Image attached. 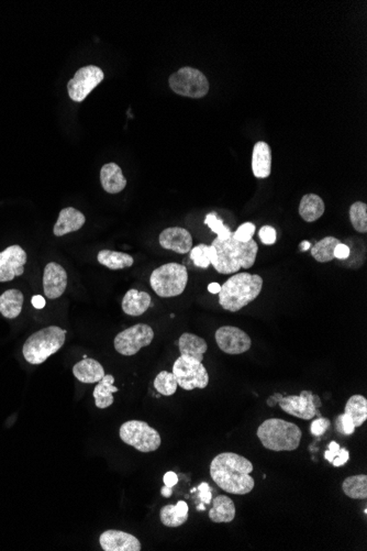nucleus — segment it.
<instances>
[{"label": "nucleus", "instance_id": "obj_43", "mask_svg": "<svg viewBox=\"0 0 367 551\" xmlns=\"http://www.w3.org/2000/svg\"><path fill=\"white\" fill-rule=\"evenodd\" d=\"M349 458H350V453H349L348 450L340 449L339 455L334 458L332 464H334V467H342L349 461Z\"/></svg>", "mask_w": 367, "mask_h": 551}, {"label": "nucleus", "instance_id": "obj_2", "mask_svg": "<svg viewBox=\"0 0 367 551\" xmlns=\"http://www.w3.org/2000/svg\"><path fill=\"white\" fill-rule=\"evenodd\" d=\"M211 246L216 250V259L211 264L220 274H233L241 268H251L259 251V246L253 239L241 242L233 237V233L228 239L216 238Z\"/></svg>", "mask_w": 367, "mask_h": 551}, {"label": "nucleus", "instance_id": "obj_3", "mask_svg": "<svg viewBox=\"0 0 367 551\" xmlns=\"http://www.w3.org/2000/svg\"><path fill=\"white\" fill-rule=\"evenodd\" d=\"M263 284V278L257 274H235L221 286L220 306L228 312H239L259 298Z\"/></svg>", "mask_w": 367, "mask_h": 551}, {"label": "nucleus", "instance_id": "obj_44", "mask_svg": "<svg viewBox=\"0 0 367 551\" xmlns=\"http://www.w3.org/2000/svg\"><path fill=\"white\" fill-rule=\"evenodd\" d=\"M163 481H164V486L173 488V486H176L177 482H179V476H177V474L175 473V472H166V473L164 474V478H163Z\"/></svg>", "mask_w": 367, "mask_h": 551}, {"label": "nucleus", "instance_id": "obj_8", "mask_svg": "<svg viewBox=\"0 0 367 551\" xmlns=\"http://www.w3.org/2000/svg\"><path fill=\"white\" fill-rule=\"evenodd\" d=\"M169 88L177 95L189 98H203L209 92V82L205 74L197 68L185 66L172 74L169 80Z\"/></svg>", "mask_w": 367, "mask_h": 551}, {"label": "nucleus", "instance_id": "obj_9", "mask_svg": "<svg viewBox=\"0 0 367 551\" xmlns=\"http://www.w3.org/2000/svg\"><path fill=\"white\" fill-rule=\"evenodd\" d=\"M173 374L177 384L185 391L206 389L209 384V374L203 362L179 357L173 365Z\"/></svg>", "mask_w": 367, "mask_h": 551}, {"label": "nucleus", "instance_id": "obj_24", "mask_svg": "<svg viewBox=\"0 0 367 551\" xmlns=\"http://www.w3.org/2000/svg\"><path fill=\"white\" fill-rule=\"evenodd\" d=\"M188 505L185 500H179L176 505L163 506L160 510L161 522L166 528H176L188 520Z\"/></svg>", "mask_w": 367, "mask_h": 551}, {"label": "nucleus", "instance_id": "obj_37", "mask_svg": "<svg viewBox=\"0 0 367 551\" xmlns=\"http://www.w3.org/2000/svg\"><path fill=\"white\" fill-rule=\"evenodd\" d=\"M255 233V226L252 223H244L238 228L237 231L233 232V237L241 242H247L252 240Z\"/></svg>", "mask_w": 367, "mask_h": 551}, {"label": "nucleus", "instance_id": "obj_20", "mask_svg": "<svg viewBox=\"0 0 367 551\" xmlns=\"http://www.w3.org/2000/svg\"><path fill=\"white\" fill-rule=\"evenodd\" d=\"M73 374L80 382L94 384L100 382L106 372L98 361L84 357L82 361L76 363L73 367Z\"/></svg>", "mask_w": 367, "mask_h": 551}, {"label": "nucleus", "instance_id": "obj_48", "mask_svg": "<svg viewBox=\"0 0 367 551\" xmlns=\"http://www.w3.org/2000/svg\"><path fill=\"white\" fill-rule=\"evenodd\" d=\"M220 290H221V286H220V284L216 283V282L208 285V290H209L211 294H219Z\"/></svg>", "mask_w": 367, "mask_h": 551}, {"label": "nucleus", "instance_id": "obj_7", "mask_svg": "<svg viewBox=\"0 0 367 551\" xmlns=\"http://www.w3.org/2000/svg\"><path fill=\"white\" fill-rule=\"evenodd\" d=\"M119 436L124 444L144 453L155 451L162 444L159 431L142 421H129L122 424Z\"/></svg>", "mask_w": 367, "mask_h": 551}, {"label": "nucleus", "instance_id": "obj_17", "mask_svg": "<svg viewBox=\"0 0 367 551\" xmlns=\"http://www.w3.org/2000/svg\"><path fill=\"white\" fill-rule=\"evenodd\" d=\"M161 247L185 254L193 249V237L188 230L181 227H171L163 230L159 237Z\"/></svg>", "mask_w": 367, "mask_h": 551}, {"label": "nucleus", "instance_id": "obj_16", "mask_svg": "<svg viewBox=\"0 0 367 551\" xmlns=\"http://www.w3.org/2000/svg\"><path fill=\"white\" fill-rule=\"evenodd\" d=\"M100 544L104 551H141L142 548L140 540L136 536L116 530L102 532Z\"/></svg>", "mask_w": 367, "mask_h": 551}, {"label": "nucleus", "instance_id": "obj_21", "mask_svg": "<svg viewBox=\"0 0 367 551\" xmlns=\"http://www.w3.org/2000/svg\"><path fill=\"white\" fill-rule=\"evenodd\" d=\"M102 187L107 193L118 194L127 187V179L122 169L116 163H107L100 171Z\"/></svg>", "mask_w": 367, "mask_h": 551}, {"label": "nucleus", "instance_id": "obj_12", "mask_svg": "<svg viewBox=\"0 0 367 551\" xmlns=\"http://www.w3.org/2000/svg\"><path fill=\"white\" fill-rule=\"evenodd\" d=\"M215 338L220 350L231 356L245 353L252 347L249 335L238 327H220L216 332Z\"/></svg>", "mask_w": 367, "mask_h": 551}, {"label": "nucleus", "instance_id": "obj_51", "mask_svg": "<svg viewBox=\"0 0 367 551\" xmlns=\"http://www.w3.org/2000/svg\"><path fill=\"white\" fill-rule=\"evenodd\" d=\"M324 458H326L329 462H331V463L334 459V455H332L331 452L329 451V450H326V451L324 452Z\"/></svg>", "mask_w": 367, "mask_h": 551}, {"label": "nucleus", "instance_id": "obj_23", "mask_svg": "<svg viewBox=\"0 0 367 551\" xmlns=\"http://www.w3.org/2000/svg\"><path fill=\"white\" fill-rule=\"evenodd\" d=\"M179 347L181 357L193 359L198 362H203V355L208 350V345L205 339L189 332H185L179 337Z\"/></svg>", "mask_w": 367, "mask_h": 551}, {"label": "nucleus", "instance_id": "obj_13", "mask_svg": "<svg viewBox=\"0 0 367 551\" xmlns=\"http://www.w3.org/2000/svg\"><path fill=\"white\" fill-rule=\"evenodd\" d=\"M278 405L285 413L304 421H310L317 414L319 415L312 391H302L300 395L283 397Z\"/></svg>", "mask_w": 367, "mask_h": 551}, {"label": "nucleus", "instance_id": "obj_31", "mask_svg": "<svg viewBox=\"0 0 367 551\" xmlns=\"http://www.w3.org/2000/svg\"><path fill=\"white\" fill-rule=\"evenodd\" d=\"M344 494L353 500H366L367 498V476H349L342 483Z\"/></svg>", "mask_w": 367, "mask_h": 551}, {"label": "nucleus", "instance_id": "obj_47", "mask_svg": "<svg viewBox=\"0 0 367 551\" xmlns=\"http://www.w3.org/2000/svg\"><path fill=\"white\" fill-rule=\"evenodd\" d=\"M340 446H339L338 443H336V441H332V443H330V445H329V451L331 452L332 455H334V457L336 458V456L339 455V452H340Z\"/></svg>", "mask_w": 367, "mask_h": 551}, {"label": "nucleus", "instance_id": "obj_46", "mask_svg": "<svg viewBox=\"0 0 367 551\" xmlns=\"http://www.w3.org/2000/svg\"><path fill=\"white\" fill-rule=\"evenodd\" d=\"M282 397H283V395L278 394V393H276V394H274L273 397H268L267 399V405L268 406L274 407L277 405L278 402L282 399Z\"/></svg>", "mask_w": 367, "mask_h": 551}, {"label": "nucleus", "instance_id": "obj_35", "mask_svg": "<svg viewBox=\"0 0 367 551\" xmlns=\"http://www.w3.org/2000/svg\"><path fill=\"white\" fill-rule=\"evenodd\" d=\"M350 220L353 228L358 232H367V205L363 201H356L350 207Z\"/></svg>", "mask_w": 367, "mask_h": 551}, {"label": "nucleus", "instance_id": "obj_11", "mask_svg": "<svg viewBox=\"0 0 367 551\" xmlns=\"http://www.w3.org/2000/svg\"><path fill=\"white\" fill-rule=\"evenodd\" d=\"M105 74L98 66L88 65L80 68L68 82V92L70 100L82 103L104 80Z\"/></svg>", "mask_w": 367, "mask_h": 551}, {"label": "nucleus", "instance_id": "obj_26", "mask_svg": "<svg viewBox=\"0 0 367 551\" xmlns=\"http://www.w3.org/2000/svg\"><path fill=\"white\" fill-rule=\"evenodd\" d=\"M237 510L235 502L227 495H219L213 500V508L209 510V518L213 523H231L235 520Z\"/></svg>", "mask_w": 367, "mask_h": 551}, {"label": "nucleus", "instance_id": "obj_18", "mask_svg": "<svg viewBox=\"0 0 367 551\" xmlns=\"http://www.w3.org/2000/svg\"><path fill=\"white\" fill-rule=\"evenodd\" d=\"M86 218L84 214L73 207H66L60 211L58 221L54 226L53 233L56 237L75 232L84 226Z\"/></svg>", "mask_w": 367, "mask_h": 551}, {"label": "nucleus", "instance_id": "obj_38", "mask_svg": "<svg viewBox=\"0 0 367 551\" xmlns=\"http://www.w3.org/2000/svg\"><path fill=\"white\" fill-rule=\"evenodd\" d=\"M330 425H331V421H329L328 419L320 417V419L312 421L310 431H312V435L316 436V437H320V436L324 435V434L328 431Z\"/></svg>", "mask_w": 367, "mask_h": 551}, {"label": "nucleus", "instance_id": "obj_15", "mask_svg": "<svg viewBox=\"0 0 367 551\" xmlns=\"http://www.w3.org/2000/svg\"><path fill=\"white\" fill-rule=\"evenodd\" d=\"M68 288V272L56 262H50L44 268V294L50 300L60 298Z\"/></svg>", "mask_w": 367, "mask_h": 551}, {"label": "nucleus", "instance_id": "obj_28", "mask_svg": "<svg viewBox=\"0 0 367 551\" xmlns=\"http://www.w3.org/2000/svg\"><path fill=\"white\" fill-rule=\"evenodd\" d=\"M23 305V294L19 290H6L0 295V314L8 320H15L19 316Z\"/></svg>", "mask_w": 367, "mask_h": 551}, {"label": "nucleus", "instance_id": "obj_52", "mask_svg": "<svg viewBox=\"0 0 367 551\" xmlns=\"http://www.w3.org/2000/svg\"><path fill=\"white\" fill-rule=\"evenodd\" d=\"M206 506L203 505V503L199 504L198 506H197V510H205Z\"/></svg>", "mask_w": 367, "mask_h": 551}, {"label": "nucleus", "instance_id": "obj_36", "mask_svg": "<svg viewBox=\"0 0 367 551\" xmlns=\"http://www.w3.org/2000/svg\"><path fill=\"white\" fill-rule=\"evenodd\" d=\"M205 224L208 227L211 228L213 232L217 233L219 239H228V238L233 233V232H231V230H230V228L227 227V226L223 224V220L217 218L216 214H208L207 217H206L205 219Z\"/></svg>", "mask_w": 367, "mask_h": 551}, {"label": "nucleus", "instance_id": "obj_50", "mask_svg": "<svg viewBox=\"0 0 367 551\" xmlns=\"http://www.w3.org/2000/svg\"><path fill=\"white\" fill-rule=\"evenodd\" d=\"M310 247H312V246H310V242L306 241V240L300 243V250H302V251H307L308 249H310Z\"/></svg>", "mask_w": 367, "mask_h": 551}, {"label": "nucleus", "instance_id": "obj_1", "mask_svg": "<svg viewBox=\"0 0 367 551\" xmlns=\"http://www.w3.org/2000/svg\"><path fill=\"white\" fill-rule=\"evenodd\" d=\"M253 464L243 456L235 452H223L213 458L211 476L221 490L229 494L245 495L252 492L255 481L250 474Z\"/></svg>", "mask_w": 367, "mask_h": 551}, {"label": "nucleus", "instance_id": "obj_39", "mask_svg": "<svg viewBox=\"0 0 367 551\" xmlns=\"http://www.w3.org/2000/svg\"><path fill=\"white\" fill-rule=\"evenodd\" d=\"M260 239L266 246H272L276 242V230L271 226H264L259 232Z\"/></svg>", "mask_w": 367, "mask_h": 551}, {"label": "nucleus", "instance_id": "obj_32", "mask_svg": "<svg viewBox=\"0 0 367 551\" xmlns=\"http://www.w3.org/2000/svg\"><path fill=\"white\" fill-rule=\"evenodd\" d=\"M341 243L340 240L334 237H326L320 241L317 242L312 248V256L317 262L320 263H326L331 262L334 258V249L336 246Z\"/></svg>", "mask_w": 367, "mask_h": 551}, {"label": "nucleus", "instance_id": "obj_4", "mask_svg": "<svg viewBox=\"0 0 367 551\" xmlns=\"http://www.w3.org/2000/svg\"><path fill=\"white\" fill-rule=\"evenodd\" d=\"M256 435L266 449L272 451H292L299 447L302 433L299 426L280 419L264 421Z\"/></svg>", "mask_w": 367, "mask_h": 551}, {"label": "nucleus", "instance_id": "obj_34", "mask_svg": "<svg viewBox=\"0 0 367 551\" xmlns=\"http://www.w3.org/2000/svg\"><path fill=\"white\" fill-rule=\"evenodd\" d=\"M176 379H175L173 372L169 371H162L159 373L154 379V387L160 394L164 397H172L177 391Z\"/></svg>", "mask_w": 367, "mask_h": 551}, {"label": "nucleus", "instance_id": "obj_49", "mask_svg": "<svg viewBox=\"0 0 367 551\" xmlns=\"http://www.w3.org/2000/svg\"><path fill=\"white\" fill-rule=\"evenodd\" d=\"M161 494L164 498H171V495L173 494V488H169V486H163L162 490H161Z\"/></svg>", "mask_w": 367, "mask_h": 551}, {"label": "nucleus", "instance_id": "obj_42", "mask_svg": "<svg viewBox=\"0 0 367 551\" xmlns=\"http://www.w3.org/2000/svg\"><path fill=\"white\" fill-rule=\"evenodd\" d=\"M350 252V248L346 244L339 243L334 249V258L339 260L348 259Z\"/></svg>", "mask_w": 367, "mask_h": 551}, {"label": "nucleus", "instance_id": "obj_27", "mask_svg": "<svg viewBox=\"0 0 367 551\" xmlns=\"http://www.w3.org/2000/svg\"><path fill=\"white\" fill-rule=\"evenodd\" d=\"M115 377L112 374H106L100 382L97 383L95 387V404L100 409H108L114 404V393L119 391L118 387H115Z\"/></svg>", "mask_w": 367, "mask_h": 551}, {"label": "nucleus", "instance_id": "obj_10", "mask_svg": "<svg viewBox=\"0 0 367 551\" xmlns=\"http://www.w3.org/2000/svg\"><path fill=\"white\" fill-rule=\"evenodd\" d=\"M154 339L152 327L147 324H137L124 329L115 337L114 346L122 356H134L141 349L150 346Z\"/></svg>", "mask_w": 367, "mask_h": 551}, {"label": "nucleus", "instance_id": "obj_40", "mask_svg": "<svg viewBox=\"0 0 367 551\" xmlns=\"http://www.w3.org/2000/svg\"><path fill=\"white\" fill-rule=\"evenodd\" d=\"M338 425L341 433H344L346 435H353L356 431V426L353 424L352 419L346 414L339 417Z\"/></svg>", "mask_w": 367, "mask_h": 551}, {"label": "nucleus", "instance_id": "obj_5", "mask_svg": "<svg viewBox=\"0 0 367 551\" xmlns=\"http://www.w3.org/2000/svg\"><path fill=\"white\" fill-rule=\"evenodd\" d=\"M66 330L58 326H48L27 339L22 353L30 364H42L65 344Z\"/></svg>", "mask_w": 367, "mask_h": 551}, {"label": "nucleus", "instance_id": "obj_45", "mask_svg": "<svg viewBox=\"0 0 367 551\" xmlns=\"http://www.w3.org/2000/svg\"><path fill=\"white\" fill-rule=\"evenodd\" d=\"M32 305H33V308H36V310H42V308H46V300H44L43 296L41 295H36L32 298L31 300Z\"/></svg>", "mask_w": 367, "mask_h": 551}, {"label": "nucleus", "instance_id": "obj_19", "mask_svg": "<svg viewBox=\"0 0 367 551\" xmlns=\"http://www.w3.org/2000/svg\"><path fill=\"white\" fill-rule=\"evenodd\" d=\"M252 171L257 179H266L272 172L271 147L264 141L255 143L252 153Z\"/></svg>", "mask_w": 367, "mask_h": 551}, {"label": "nucleus", "instance_id": "obj_6", "mask_svg": "<svg viewBox=\"0 0 367 551\" xmlns=\"http://www.w3.org/2000/svg\"><path fill=\"white\" fill-rule=\"evenodd\" d=\"M187 283V268L175 262L155 268L150 276L151 288L160 298H176L181 295L186 288Z\"/></svg>", "mask_w": 367, "mask_h": 551}, {"label": "nucleus", "instance_id": "obj_30", "mask_svg": "<svg viewBox=\"0 0 367 551\" xmlns=\"http://www.w3.org/2000/svg\"><path fill=\"white\" fill-rule=\"evenodd\" d=\"M344 414L352 419L356 427H361L367 419V399L362 395H353L349 399Z\"/></svg>", "mask_w": 367, "mask_h": 551}, {"label": "nucleus", "instance_id": "obj_41", "mask_svg": "<svg viewBox=\"0 0 367 551\" xmlns=\"http://www.w3.org/2000/svg\"><path fill=\"white\" fill-rule=\"evenodd\" d=\"M197 490L199 491L198 498H201V500L203 504L211 503V500H213V494H211V486H209V484L203 482V483L199 484Z\"/></svg>", "mask_w": 367, "mask_h": 551}, {"label": "nucleus", "instance_id": "obj_14", "mask_svg": "<svg viewBox=\"0 0 367 551\" xmlns=\"http://www.w3.org/2000/svg\"><path fill=\"white\" fill-rule=\"evenodd\" d=\"M26 263L27 253L20 246H11L0 252V282H9L16 276H21Z\"/></svg>", "mask_w": 367, "mask_h": 551}, {"label": "nucleus", "instance_id": "obj_25", "mask_svg": "<svg viewBox=\"0 0 367 551\" xmlns=\"http://www.w3.org/2000/svg\"><path fill=\"white\" fill-rule=\"evenodd\" d=\"M298 211L306 223H314L321 218L326 211V204L320 196L307 194L302 197Z\"/></svg>", "mask_w": 367, "mask_h": 551}, {"label": "nucleus", "instance_id": "obj_29", "mask_svg": "<svg viewBox=\"0 0 367 551\" xmlns=\"http://www.w3.org/2000/svg\"><path fill=\"white\" fill-rule=\"evenodd\" d=\"M97 260L102 266L110 270H122L131 268L134 263V259L128 253L112 251V250H102L97 256Z\"/></svg>", "mask_w": 367, "mask_h": 551}, {"label": "nucleus", "instance_id": "obj_22", "mask_svg": "<svg viewBox=\"0 0 367 551\" xmlns=\"http://www.w3.org/2000/svg\"><path fill=\"white\" fill-rule=\"evenodd\" d=\"M151 300H152V298L148 293L140 292V290L132 288L126 293V295L121 303V308H122L124 314L138 317L144 314L150 308Z\"/></svg>", "mask_w": 367, "mask_h": 551}, {"label": "nucleus", "instance_id": "obj_33", "mask_svg": "<svg viewBox=\"0 0 367 551\" xmlns=\"http://www.w3.org/2000/svg\"><path fill=\"white\" fill-rule=\"evenodd\" d=\"M191 259L196 266L208 268L211 262L216 259V250L213 246L201 243L191 250Z\"/></svg>", "mask_w": 367, "mask_h": 551}]
</instances>
